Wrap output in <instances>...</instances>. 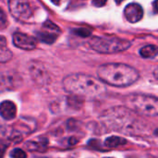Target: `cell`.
Instances as JSON below:
<instances>
[{"label": "cell", "instance_id": "obj_1", "mask_svg": "<svg viewBox=\"0 0 158 158\" xmlns=\"http://www.w3.org/2000/svg\"><path fill=\"white\" fill-rule=\"evenodd\" d=\"M97 75L104 83L116 87L130 86L139 79V72L134 68L121 63L102 65L97 69Z\"/></svg>", "mask_w": 158, "mask_h": 158}, {"label": "cell", "instance_id": "obj_2", "mask_svg": "<svg viewBox=\"0 0 158 158\" xmlns=\"http://www.w3.org/2000/svg\"><path fill=\"white\" fill-rule=\"evenodd\" d=\"M63 88L66 92L78 96L95 97L103 94L106 88L101 80L86 74H71L63 80Z\"/></svg>", "mask_w": 158, "mask_h": 158}, {"label": "cell", "instance_id": "obj_3", "mask_svg": "<svg viewBox=\"0 0 158 158\" xmlns=\"http://www.w3.org/2000/svg\"><path fill=\"white\" fill-rule=\"evenodd\" d=\"M102 122L109 129L122 133L136 134L143 127L129 108L114 107L106 110L101 117Z\"/></svg>", "mask_w": 158, "mask_h": 158}, {"label": "cell", "instance_id": "obj_4", "mask_svg": "<svg viewBox=\"0 0 158 158\" xmlns=\"http://www.w3.org/2000/svg\"><path fill=\"white\" fill-rule=\"evenodd\" d=\"M127 106L134 112L149 117L158 116V98L152 95L133 94L126 99Z\"/></svg>", "mask_w": 158, "mask_h": 158}, {"label": "cell", "instance_id": "obj_5", "mask_svg": "<svg viewBox=\"0 0 158 158\" xmlns=\"http://www.w3.org/2000/svg\"><path fill=\"white\" fill-rule=\"evenodd\" d=\"M90 46L104 54H113L127 50L131 46V42L117 37H94L89 42Z\"/></svg>", "mask_w": 158, "mask_h": 158}, {"label": "cell", "instance_id": "obj_6", "mask_svg": "<svg viewBox=\"0 0 158 158\" xmlns=\"http://www.w3.org/2000/svg\"><path fill=\"white\" fill-rule=\"evenodd\" d=\"M8 8L12 16L19 20H26L32 14L31 7L27 0H8Z\"/></svg>", "mask_w": 158, "mask_h": 158}, {"label": "cell", "instance_id": "obj_7", "mask_svg": "<svg viewBox=\"0 0 158 158\" xmlns=\"http://www.w3.org/2000/svg\"><path fill=\"white\" fill-rule=\"evenodd\" d=\"M13 44L23 50H32L36 47V41L33 37L29 36L25 33L16 32L13 35Z\"/></svg>", "mask_w": 158, "mask_h": 158}, {"label": "cell", "instance_id": "obj_8", "mask_svg": "<svg viewBox=\"0 0 158 158\" xmlns=\"http://www.w3.org/2000/svg\"><path fill=\"white\" fill-rule=\"evenodd\" d=\"M124 14L128 21L131 23H135L142 19L143 15V9L139 4L131 3L125 7Z\"/></svg>", "mask_w": 158, "mask_h": 158}, {"label": "cell", "instance_id": "obj_9", "mask_svg": "<svg viewBox=\"0 0 158 158\" xmlns=\"http://www.w3.org/2000/svg\"><path fill=\"white\" fill-rule=\"evenodd\" d=\"M30 71H31V74L32 76V79L38 84L44 85L49 80L45 69L40 63H38V62L37 63L36 62L35 63H31V65L30 67Z\"/></svg>", "mask_w": 158, "mask_h": 158}, {"label": "cell", "instance_id": "obj_10", "mask_svg": "<svg viewBox=\"0 0 158 158\" xmlns=\"http://www.w3.org/2000/svg\"><path fill=\"white\" fill-rule=\"evenodd\" d=\"M1 116L6 120H12L15 118L17 114V107L11 101H4L0 106Z\"/></svg>", "mask_w": 158, "mask_h": 158}, {"label": "cell", "instance_id": "obj_11", "mask_svg": "<svg viewBox=\"0 0 158 158\" xmlns=\"http://www.w3.org/2000/svg\"><path fill=\"white\" fill-rule=\"evenodd\" d=\"M105 146L106 148H116L121 145H124L127 143L126 139L122 138V137H118V136H111L108 137L106 141H105Z\"/></svg>", "mask_w": 158, "mask_h": 158}, {"label": "cell", "instance_id": "obj_12", "mask_svg": "<svg viewBox=\"0 0 158 158\" xmlns=\"http://www.w3.org/2000/svg\"><path fill=\"white\" fill-rule=\"evenodd\" d=\"M140 55L144 58H153L158 55V47L154 44L145 45L140 50Z\"/></svg>", "mask_w": 158, "mask_h": 158}, {"label": "cell", "instance_id": "obj_13", "mask_svg": "<svg viewBox=\"0 0 158 158\" xmlns=\"http://www.w3.org/2000/svg\"><path fill=\"white\" fill-rule=\"evenodd\" d=\"M37 37L39 38V40L41 42H44L45 44H53L56 40L57 34L56 33H53V32L42 31V32H38L37 33Z\"/></svg>", "mask_w": 158, "mask_h": 158}, {"label": "cell", "instance_id": "obj_14", "mask_svg": "<svg viewBox=\"0 0 158 158\" xmlns=\"http://www.w3.org/2000/svg\"><path fill=\"white\" fill-rule=\"evenodd\" d=\"M12 56V53L6 48V40L5 37L2 36L1 37V51H0V60L2 63H5L6 61H8Z\"/></svg>", "mask_w": 158, "mask_h": 158}, {"label": "cell", "instance_id": "obj_15", "mask_svg": "<svg viewBox=\"0 0 158 158\" xmlns=\"http://www.w3.org/2000/svg\"><path fill=\"white\" fill-rule=\"evenodd\" d=\"M47 145V142L44 143V141H43L42 143L40 142H29L26 143V147L29 150H32V151H39V152H43Z\"/></svg>", "mask_w": 158, "mask_h": 158}, {"label": "cell", "instance_id": "obj_16", "mask_svg": "<svg viewBox=\"0 0 158 158\" xmlns=\"http://www.w3.org/2000/svg\"><path fill=\"white\" fill-rule=\"evenodd\" d=\"M74 33L81 37H88L92 34V31L87 28H79L74 30Z\"/></svg>", "mask_w": 158, "mask_h": 158}, {"label": "cell", "instance_id": "obj_17", "mask_svg": "<svg viewBox=\"0 0 158 158\" xmlns=\"http://www.w3.org/2000/svg\"><path fill=\"white\" fill-rule=\"evenodd\" d=\"M10 157L11 158H26L27 157V155L26 153L19 149V148H16L14 150H12L10 152Z\"/></svg>", "mask_w": 158, "mask_h": 158}, {"label": "cell", "instance_id": "obj_18", "mask_svg": "<svg viewBox=\"0 0 158 158\" xmlns=\"http://www.w3.org/2000/svg\"><path fill=\"white\" fill-rule=\"evenodd\" d=\"M107 0H93V4L94 6H97V7H101L103 6H105L106 4Z\"/></svg>", "mask_w": 158, "mask_h": 158}, {"label": "cell", "instance_id": "obj_19", "mask_svg": "<svg viewBox=\"0 0 158 158\" xmlns=\"http://www.w3.org/2000/svg\"><path fill=\"white\" fill-rule=\"evenodd\" d=\"M0 21H1V28L4 29L6 24V15H5V12L1 9V19H0Z\"/></svg>", "mask_w": 158, "mask_h": 158}, {"label": "cell", "instance_id": "obj_20", "mask_svg": "<svg viewBox=\"0 0 158 158\" xmlns=\"http://www.w3.org/2000/svg\"><path fill=\"white\" fill-rule=\"evenodd\" d=\"M154 7H155V10L158 12V0H156L155 3H154Z\"/></svg>", "mask_w": 158, "mask_h": 158}, {"label": "cell", "instance_id": "obj_21", "mask_svg": "<svg viewBox=\"0 0 158 158\" xmlns=\"http://www.w3.org/2000/svg\"><path fill=\"white\" fill-rule=\"evenodd\" d=\"M51 1H52V3L55 4V5H59V3H60L61 0H51Z\"/></svg>", "mask_w": 158, "mask_h": 158}, {"label": "cell", "instance_id": "obj_22", "mask_svg": "<svg viewBox=\"0 0 158 158\" xmlns=\"http://www.w3.org/2000/svg\"><path fill=\"white\" fill-rule=\"evenodd\" d=\"M154 74H155V77H156V78L158 80V67L156 69V70H155Z\"/></svg>", "mask_w": 158, "mask_h": 158}, {"label": "cell", "instance_id": "obj_23", "mask_svg": "<svg viewBox=\"0 0 158 158\" xmlns=\"http://www.w3.org/2000/svg\"><path fill=\"white\" fill-rule=\"evenodd\" d=\"M115 1H116V3H117V4H120V3H122L124 0H115Z\"/></svg>", "mask_w": 158, "mask_h": 158}, {"label": "cell", "instance_id": "obj_24", "mask_svg": "<svg viewBox=\"0 0 158 158\" xmlns=\"http://www.w3.org/2000/svg\"><path fill=\"white\" fill-rule=\"evenodd\" d=\"M104 158H114V157H104Z\"/></svg>", "mask_w": 158, "mask_h": 158}]
</instances>
